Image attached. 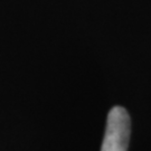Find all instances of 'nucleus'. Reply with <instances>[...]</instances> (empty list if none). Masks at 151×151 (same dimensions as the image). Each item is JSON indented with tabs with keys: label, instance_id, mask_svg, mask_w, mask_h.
I'll list each match as a JSON object with an SVG mask.
<instances>
[{
	"label": "nucleus",
	"instance_id": "1",
	"mask_svg": "<svg viewBox=\"0 0 151 151\" xmlns=\"http://www.w3.org/2000/svg\"><path fill=\"white\" fill-rule=\"evenodd\" d=\"M131 120L127 110L114 106L108 115L101 151H127L129 147Z\"/></svg>",
	"mask_w": 151,
	"mask_h": 151
}]
</instances>
